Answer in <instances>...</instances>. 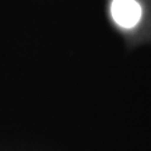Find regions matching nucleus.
Returning a JSON list of instances; mask_svg holds the SVG:
<instances>
[{"label":"nucleus","instance_id":"1","mask_svg":"<svg viewBox=\"0 0 151 151\" xmlns=\"http://www.w3.org/2000/svg\"><path fill=\"white\" fill-rule=\"evenodd\" d=\"M112 15L120 25L130 28L139 22L141 9L134 0H115L112 4Z\"/></svg>","mask_w":151,"mask_h":151}]
</instances>
